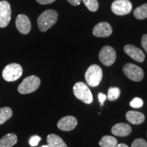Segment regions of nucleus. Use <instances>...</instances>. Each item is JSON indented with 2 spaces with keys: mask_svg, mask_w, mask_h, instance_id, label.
Wrapping results in <instances>:
<instances>
[{
  "mask_svg": "<svg viewBox=\"0 0 147 147\" xmlns=\"http://www.w3.org/2000/svg\"><path fill=\"white\" fill-rule=\"evenodd\" d=\"M58 13L54 10H47L40 14L38 18V28L42 32H47L57 21Z\"/></svg>",
  "mask_w": 147,
  "mask_h": 147,
  "instance_id": "f257e3e1",
  "label": "nucleus"
},
{
  "mask_svg": "<svg viewBox=\"0 0 147 147\" xmlns=\"http://www.w3.org/2000/svg\"><path fill=\"white\" fill-rule=\"evenodd\" d=\"M102 69L98 65L93 64L87 69L85 73V80L90 87H95L100 84L102 79Z\"/></svg>",
  "mask_w": 147,
  "mask_h": 147,
  "instance_id": "f03ea898",
  "label": "nucleus"
},
{
  "mask_svg": "<svg viewBox=\"0 0 147 147\" xmlns=\"http://www.w3.org/2000/svg\"><path fill=\"white\" fill-rule=\"evenodd\" d=\"M73 91L76 98L85 104H89L93 102V95L91 90L84 82H78L75 84L73 87Z\"/></svg>",
  "mask_w": 147,
  "mask_h": 147,
  "instance_id": "7ed1b4c3",
  "label": "nucleus"
},
{
  "mask_svg": "<svg viewBox=\"0 0 147 147\" xmlns=\"http://www.w3.org/2000/svg\"><path fill=\"white\" fill-rule=\"evenodd\" d=\"M40 85V79L38 76H29L25 78L18 87V91L21 94L32 93L38 89Z\"/></svg>",
  "mask_w": 147,
  "mask_h": 147,
  "instance_id": "20e7f679",
  "label": "nucleus"
},
{
  "mask_svg": "<svg viewBox=\"0 0 147 147\" xmlns=\"http://www.w3.org/2000/svg\"><path fill=\"white\" fill-rule=\"evenodd\" d=\"M23 74V68L18 63L7 65L2 71V76L5 81L14 82L21 78Z\"/></svg>",
  "mask_w": 147,
  "mask_h": 147,
  "instance_id": "39448f33",
  "label": "nucleus"
},
{
  "mask_svg": "<svg viewBox=\"0 0 147 147\" xmlns=\"http://www.w3.org/2000/svg\"><path fill=\"white\" fill-rule=\"evenodd\" d=\"M125 75L129 79L135 82H140L144 78V71L142 69L135 64L127 63L123 68Z\"/></svg>",
  "mask_w": 147,
  "mask_h": 147,
  "instance_id": "423d86ee",
  "label": "nucleus"
},
{
  "mask_svg": "<svg viewBox=\"0 0 147 147\" xmlns=\"http://www.w3.org/2000/svg\"><path fill=\"white\" fill-rule=\"evenodd\" d=\"M117 55L115 49L109 46H105L101 49L99 53L100 61L106 66H110L115 63Z\"/></svg>",
  "mask_w": 147,
  "mask_h": 147,
  "instance_id": "0eeeda50",
  "label": "nucleus"
},
{
  "mask_svg": "<svg viewBox=\"0 0 147 147\" xmlns=\"http://www.w3.org/2000/svg\"><path fill=\"white\" fill-rule=\"evenodd\" d=\"M111 9L113 13L117 15H125L131 12L132 4L129 0H116L112 3Z\"/></svg>",
  "mask_w": 147,
  "mask_h": 147,
  "instance_id": "6e6552de",
  "label": "nucleus"
},
{
  "mask_svg": "<svg viewBox=\"0 0 147 147\" xmlns=\"http://www.w3.org/2000/svg\"><path fill=\"white\" fill-rule=\"evenodd\" d=\"M10 5L7 1H0V27L4 28L8 25L11 19Z\"/></svg>",
  "mask_w": 147,
  "mask_h": 147,
  "instance_id": "1a4fd4ad",
  "label": "nucleus"
},
{
  "mask_svg": "<svg viewBox=\"0 0 147 147\" xmlns=\"http://www.w3.org/2000/svg\"><path fill=\"white\" fill-rule=\"evenodd\" d=\"M16 28L21 34H27L30 32L32 24L29 18L25 14H19L16 18Z\"/></svg>",
  "mask_w": 147,
  "mask_h": 147,
  "instance_id": "9d476101",
  "label": "nucleus"
},
{
  "mask_svg": "<svg viewBox=\"0 0 147 147\" xmlns=\"http://www.w3.org/2000/svg\"><path fill=\"white\" fill-rule=\"evenodd\" d=\"M113 33V29L107 22H102L97 24L93 29V34L99 38H106Z\"/></svg>",
  "mask_w": 147,
  "mask_h": 147,
  "instance_id": "9b49d317",
  "label": "nucleus"
},
{
  "mask_svg": "<svg viewBox=\"0 0 147 147\" xmlns=\"http://www.w3.org/2000/svg\"><path fill=\"white\" fill-rule=\"evenodd\" d=\"M124 51L129 57H130L132 59L135 60L136 61L140 62V63L144 61L145 55L139 48L134 45H127L124 47Z\"/></svg>",
  "mask_w": 147,
  "mask_h": 147,
  "instance_id": "f8f14e48",
  "label": "nucleus"
},
{
  "mask_svg": "<svg viewBox=\"0 0 147 147\" xmlns=\"http://www.w3.org/2000/svg\"><path fill=\"white\" fill-rule=\"evenodd\" d=\"M77 125V120L73 116H66L61 118L57 123V127L64 131H71Z\"/></svg>",
  "mask_w": 147,
  "mask_h": 147,
  "instance_id": "ddd939ff",
  "label": "nucleus"
},
{
  "mask_svg": "<svg viewBox=\"0 0 147 147\" xmlns=\"http://www.w3.org/2000/svg\"><path fill=\"white\" fill-rule=\"evenodd\" d=\"M111 131L116 136L124 137L129 136L131 132V127L129 125L120 123L114 125L112 127Z\"/></svg>",
  "mask_w": 147,
  "mask_h": 147,
  "instance_id": "4468645a",
  "label": "nucleus"
},
{
  "mask_svg": "<svg viewBox=\"0 0 147 147\" xmlns=\"http://www.w3.org/2000/svg\"><path fill=\"white\" fill-rule=\"evenodd\" d=\"M126 119L131 124L140 125L144 122L145 117L142 113L130 110L126 113Z\"/></svg>",
  "mask_w": 147,
  "mask_h": 147,
  "instance_id": "2eb2a0df",
  "label": "nucleus"
},
{
  "mask_svg": "<svg viewBox=\"0 0 147 147\" xmlns=\"http://www.w3.org/2000/svg\"><path fill=\"white\" fill-rule=\"evenodd\" d=\"M47 140L49 147H67L63 139L56 134H49Z\"/></svg>",
  "mask_w": 147,
  "mask_h": 147,
  "instance_id": "dca6fc26",
  "label": "nucleus"
},
{
  "mask_svg": "<svg viewBox=\"0 0 147 147\" xmlns=\"http://www.w3.org/2000/svg\"><path fill=\"white\" fill-rule=\"evenodd\" d=\"M17 140V136L15 134H8L0 140V147H12L16 144Z\"/></svg>",
  "mask_w": 147,
  "mask_h": 147,
  "instance_id": "f3484780",
  "label": "nucleus"
},
{
  "mask_svg": "<svg viewBox=\"0 0 147 147\" xmlns=\"http://www.w3.org/2000/svg\"><path fill=\"white\" fill-rule=\"evenodd\" d=\"M101 147H115L118 144L117 140L110 136H104L99 142Z\"/></svg>",
  "mask_w": 147,
  "mask_h": 147,
  "instance_id": "a211bd4d",
  "label": "nucleus"
},
{
  "mask_svg": "<svg viewBox=\"0 0 147 147\" xmlns=\"http://www.w3.org/2000/svg\"><path fill=\"white\" fill-rule=\"evenodd\" d=\"M12 117V110L9 107L0 108V125L4 123Z\"/></svg>",
  "mask_w": 147,
  "mask_h": 147,
  "instance_id": "6ab92c4d",
  "label": "nucleus"
},
{
  "mask_svg": "<svg viewBox=\"0 0 147 147\" xmlns=\"http://www.w3.org/2000/svg\"><path fill=\"white\" fill-rule=\"evenodd\" d=\"M134 15L137 19L142 20L147 18V3H144L135 9L134 11Z\"/></svg>",
  "mask_w": 147,
  "mask_h": 147,
  "instance_id": "aec40b11",
  "label": "nucleus"
},
{
  "mask_svg": "<svg viewBox=\"0 0 147 147\" xmlns=\"http://www.w3.org/2000/svg\"><path fill=\"white\" fill-rule=\"evenodd\" d=\"M121 90L118 87H110L108 91V99L110 101H115L119 98Z\"/></svg>",
  "mask_w": 147,
  "mask_h": 147,
  "instance_id": "412c9836",
  "label": "nucleus"
},
{
  "mask_svg": "<svg viewBox=\"0 0 147 147\" xmlns=\"http://www.w3.org/2000/svg\"><path fill=\"white\" fill-rule=\"evenodd\" d=\"M82 1L86 7L91 12H96L98 10L99 4L97 0H82Z\"/></svg>",
  "mask_w": 147,
  "mask_h": 147,
  "instance_id": "4be33fe9",
  "label": "nucleus"
},
{
  "mask_svg": "<svg viewBox=\"0 0 147 147\" xmlns=\"http://www.w3.org/2000/svg\"><path fill=\"white\" fill-rule=\"evenodd\" d=\"M131 147H147V142L142 138H137L132 142Z\"/></svg>",
  "mask_w": 147,
  "mask_h": 147,
  "instance_id": "5701e85b",
  "label": "nucleus"
},
{
  "mask_svg": "<svg viewBox=\"0 0 147 147\" xmlns=\"http://www.w3.org/2000/svg\"><path fill=\"white\" fill-rule=\"evenodd\" d=\"M130 106L132 108H139L143 106V100L139 97H135L133 100L130 102Z\"/></svg>",
  "mask_w": 147,
  "mask_h": 147,
  "instance_id": "b1692460",
  "label": "nucleus"
},
{
  "mask_svg": "<svg viewBox=\"0 0 147 147\" xmlns=\"http://www.w3.org/2000/svg\"><path fill=\"white\" fill-rule=\"evenodd\" d=\"M40 140H41V138L40 136H34L31 137V138L29 139V143L30 146H36L37 145L39 144Z\"/></svg>",
  "mask_w": 147,
  "mask_h": 147,
  "instance_id": "393cba45",
  "label": "nucleus"
},
{
  "mask_svg": "<svg viewBox=\"0 0 147 147\" xmlns=\"http://www.w3.org/2000/svg\"><path fill=\"white\" fill-rule=\"evenodd\" d=\"M141 45L147 53V34H145L142 36V40H141Z\"/></svg>",
  "mask_w": 147,
  "mask_h": 147,
  "instance_id": "a878e982",
  "label": "nucleus"
},
{
  "mask_svg": "<svg viewBox=\"0 0 147 147\" xmlns=\"http://www.w3.org/2000/svg\"><path fill=\"white\" fill-rule=\"evenodd\" d=\"M55 0H36L38 3L42 5H46V4H50L54 2Z\"/></svg>",
  "mask_w": 147,
  "mask_h": 147,
  "instance_id": "bb28decb",
  "label": "nucleus"
},
{
  "mask_svg": "<svg viewBox=\"0 0 147 147\" xmlns=\"http://www.w3.org/2000/svg\"><path fill=\"white\" fill-rule=\"evenodd\" d=\"M106 95L105 94H104V93H100V94L98 95V98H99V100H100V102L101 103V106L103 105V103L104 102V101L106 100Z\"/></svg>",
  "mask_w": 147,
  "mask_h": 147,
  "instance_id": "cd10ccee",
  "label": "nucleus"
},
{
  "mask_svg": "<svg viewBox=\"0 0 147 147\" xmlns=\"http://www.w3.org/2000/svg\"><path fill=\"white\" fill-rule=\"evenodd\" d=\"M67 1L72 5H78L80 4L82 0H67Z\"/></svg>",
  "mask_w": 147,
  "mask_h": 147,
  "instance_id": "c85d7f7f",
  "label": "nucleus"
},
{
  "mask_svg": "<svg viewBox=\"0 0 147 147\" xmlns=\"http://www.w3.org/2000/svg\"><path fill=\"white\" fill-rule=\"evenodd\" d=\"M115 147H129V146L125 144H117Z\"/></svg>",
  "mask_w": 147,
  "mask_h": 147,
  "instance_id": "c756f323",
  "label": "nucleus"
},
{
  "mask_svg": "<svg viewBox=\"0 0 147 147\" xmlns=\"http://www.w3.org/2000/svg\"><path fill=\"white\" fill-rule=\"evenodd\" d=\"M40 147H49V146H48V145H43V146H40Z\"/></svg>",
  "mask_w": 147,
  "mask_h": 147,
  "instance_id": "7c9ffc66",
  "label": "nucleus"
}]
</instances>
